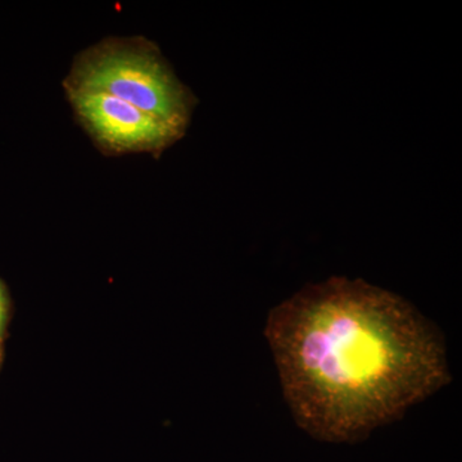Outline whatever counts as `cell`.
I'll return each mask as SVG.
<instances>
[{
    "label": "cell",
    "instance_id": "cell-1",
    "mask_svg": "<svg viewBox=\"0 0 462 462\" xmlns=\"http://www.w3.org/2000/svg\"><path fill=\"white\" fill-rule=\"evenodd\" d=\"M264 337L298 427L356 443L451 383L445 337L402 297L330 278L273 307Z\"/></svg>",
    "mask_w": 462,
    "mask_h": 462
},
{
    "label": "cell",
    "instance_id": "cell-2",
    "mask_svg": "<svg viewBox=\"0 0 462 462\" xmlns=\"http://www.w3.org/2000/svg\"><path fill=\"white\" fill-rule=\"evenodd\" d=\"M69 89L99 91L129 103L184 133L193 98L156 54L102 47L80 60Z\"/></svg>",
    "mask_w": 462,
    "mask_h": 462
},
{
    "label": "cell",
    "instance_id": "cell-3",
    "mask_svg": "<svg viewBox=\"0 0 462 462\" xmlns=\"http://www.w3.org/2000/svg\"><path fill=\"white\" fill-rule=\"evenodd\" d=\"M71 99L87 129L111 151H161L184 134L108 94L71 89Z\"/></svg>",
    "mask_w": 462,
    "mask_h": 462
},
{
    "label": "cell",
    "instance_id": "cell-4",
    "mask_svg": "<svg viewBox=\"0 0 462 462\" xmlns=\"http://www.w3.org/2000/svg\"><path fill=\"white\" fill-rule=\"evenodd\" d=\"M5 293H3L2 287H0V333H2L3 325H5Z\"/></svg>",
    "mask_w": 462,
    "mask_h": 462
}]
</instances>
